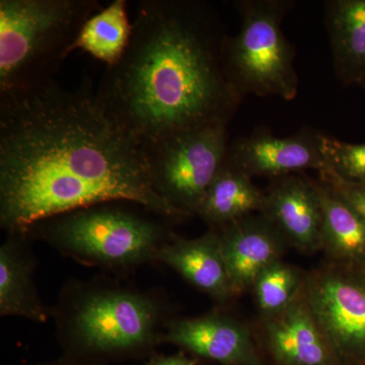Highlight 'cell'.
Listing matches in <instances>:
<instances>
[{
	"label": "cell",
	"instance_id": "6da1fadb",
	"mask_svg": "<svg viewBox=\"0 0 365 365\" xmlns=\"http://www.w3.org/2000/svg\"><path fill=\"white\" fill-rule=\"evenodd\" d=\"M106 202L182 220L153 188L146 148L105 109L88 79L76 90L52 79L0 93L2 230L26 232Z\"/></svg>",
	"mask_w": 365,
	"mask_h": 365
},
{
	"label": "cell",
	"instance_id": "7a4b0ae2",
	"mask_svg": "<svg viewBox=\"0 0 365 365\" xmlns=\"http://www.w3.org/2000/svg\"><path fill=\"white\" fill-rule=\"evenodd\" d=\"M227 34L198 0H140L130 41L106 67L98 101L144 148L170 135L227 124L244 98L222 62Z\"/></svg>",
	"mask_w": 365,
	"mask_h": 365
},
{
	"label": "cell",
	"instance_id": "3957f363",
	"mask_svg": "<svg viewBox=\"0 0 365 365\" xmlns=\"http://www.w3.org/2000/svg\"><path fill=\"white\" fill-rule=\"evenodd\" d=\"M174 317L158 292L102 277L66 281L52 309L62 354L108 365L157 354Z\"/></svg>",
	"mask_w": 365,
	"mask_h": 365
},
{
	"label": "cell",
	"instance_id": "277c9868",
	"mask_svg": "<svg viewBox=\"0 0 365 365\" xmlns=\"http://www.w3.org/2000/svg\"><path fill=\"white\" fill-rule=\"evenodd\" d=\"M176 223L136 204L106 202L41 220L26 232L83 265L127 272L157 263Z\"/></svg>",
	"mask_w": 365,
	"mask_h": 365
},
{
	"label": "cell",
	"instance_id": "5b68a950",
	"mask_svg": "<svg viewBox=\"0 0 365 365\" xmlns=\"http://www.w3.org/2000/svg\"><path fill=\"white\" fill-rule=\"evenodd\" d=\"M98 0H0V93L54 79Z\"/></svg>",
	"mask_w": 365,
	"mask_h": 365
},
{
	"label": "cell",
	"instance_id": "8992f818",
	"mask_svg": "<svg viewBox=\"0 0 365 365\" xmlns=\"http://www.w3.org/2000/svg\"><path fill=\"white\" fill-rule=\"evenodd\" d=\"M239 32L225 36L222 62L228 81L242 98L279 97L292 101L299 93L295 50L285 37L282 21L292 0H237Z\"/></svg>",
	"mask_w": 365,
	"mask_h": 365
},
{
	"label": "cell",
	"instance_id": "52a82bcc",
	"mask_svg": "<svg viewBox=\"0 0 365 365\" xmlns=\"http://www.w3.org/2000/svg\"><path fill=\"white\" fill-rule=\"evenodd\" d=\"M227 126L213 124L179 132L148 148L153 188L182 220L197 216L225 163Z\"/></svg>",
	"mask_w": 365,
	"mask_h": 365
},
{
	"label": "cell",
	"instance_id": "ba28073f",
	"mask_svg": "<svg viewBox=\"0 0 365 365\" xmlns=\"http://www.w3.org/2000/svg\"><path fill=\"white\" fill-rule=\"evenodd\" d=\"M304 294L343 364L365 365L364 274L324 261L306 273Z\"/></svg>",
	"mask_w": 365,
	"mask_h": 365
},
{
	"label": "cell",
	"instance_id": "9c48e42d",
	"mask_svg": "<svg viewBox=\"0 0 365 365\" xmlns=\"http://www.w3.org/2000/svg\"><path fill=\"white\" fill-rule=\"evenodd\" d=\"M199 361L218 365H266L253 329L232 314L215 309L201 316L174 317L163 335Z\"/></svg>",
	"mask_w": 365,
	"mask_h": 365
},
{
	"label": "cell",
	"instance_id": "30bf717a",
	"mask_svg": "<svg viewBox=\"0 0 365 365\" xmlns=\"http://www.w3.org/2000/svg\"><path fill=\"white\" fill-rule=\"evenodd\" d=\"M325 134L304 128L292 136L277 137L266 129L235 139L228 145L225 163L248 175L270 180L327 170Z\"/></svg>",
	"mask_w": 365,
	"mask_h": 365
},
{
	"label": "cell",
	"instance_id": "8fae6325",
	"mask_svg": "<svg viewBox=\"0 0 365 365\" xmlns=\"http://www.w3.org/2000/svg\"><path fill=\"white\" fill-rule=\"evenodd\" d=\"M253 331L266 365H344L314 318L304 287L287 309L260 317Z\"/></svg>",
	"mask_w": 365,
	"mask_h": 365
},
{
	"label": "cell",
	"instance_id": "7c38bea8",
	"mask_svg": "<svg viewBox=\"0 0 365 365\" xmlns=\"http://www.w3.org/2000/svg\"><path fill=\"white\" fill-rule=\"evenodd\" d=\"M235 297L252 292L259 275L275 262L282 260L287 240L263 213H255L215 230Z\"/></svg>",
	"mask_w": 365,
	"mask_h": 365
},
{
	"label": "cell",
	"instance_id": "4fadbf2b",
	"mask_svg": "<svg viewBox=\"0 0 365 365\" xmlns=\"http://www.w3.org/2000/svg\"><path fill=\"white\" fill-rule=\"evenodd\" d=\"M288 246L302 253L321 251V202L314 179L302 174L271 180L261 211Z\"/></svg>",
	"mask_w": 365,
	"mask_h": 365
},
{
	"label": "cell",
	"instance_id": "5bb4252c",
	"mask_svg": "<svg viewBox=\"0 0 365 365\" xmlns=\"http://www.w3.org/2000/svg\"><path fill=\"white\" fill-rule=\"evenodd\" d=\"M157 263L169 266L192 287L220 304L235 297L220 235L215 230L209 228L195 239L175 235L158 252Z\"/></svg>",
	"mask_w": 365,
	"mask_h": 365
},
{
	"label": "cell",
	"instance_id": "9a60e30c",
	"mask_svg": "<svg viewBox=\"0 0 365 365\" xmlns=\"http://www.w3.org/2000/svg\"><path fill=\"white\" fill-rule=\"evenodd\" d=\"M26 232H6L0 246V316L47 323L52 309L41 299L35 281L37 261Z\"/></svg>",
	"mask_w": 365,
	"mask_h": 365
},
{
	"label": "cell",
	"instance_id": "2e32d148",
	"mask_svg": "<svg viewBox=\"0 0 365 365\" xmlns=\"http://www.w3.org/2000/svg\"><path fill=\"white\" fill-rule=\"evenodd\" d=\"M324 9L336 76L365 90V0H327Z\"/></svg>",
	"mask_w": 365,
	"mask_h": 365
},
{
	"label": "cell",
	"instance_id": "e0dca14e",
	"mask_svg": "<svg viewBox=\"0 0 365 365\" xmlns=\"http://www.w3.org/2000/svg\"><path fill=\"white\" fill-rule=\"evenodd\" d=\"M321 202V252L327 263L365 267V220L330 185L314 179Z\"/></svg>",
	"mask_w": 365,
	"mask_h": 365
},
{
	"label": "cell",
	"instance_id": "ac0fdd59",
	"mask_svg": "<svg viewBox=\"0 0 365 365\" xmlns=\"http://www.w3.org/2000/svg\"><path fill=\"white\" fill-rule=\"evenodd\" d=\"M265 191L259 188L253 178L223 163L213 180L197 216L210 230H220L247 216L261 212Z\"/></svg>",
	"mask_w": 365,
	"mask_h": 365
},
{
	"label": "cell",
	"instance_id": "d6986e66",
	"mask_svg": "<svg viewBox=\"0 0 365 365\" xmlns=\"http://www.w3.org/2000/svg\"><path fill=\"white\" fill-rule=\"evenodd\" d=\"M127 6L126 0H114L93 14L81 29L72 52L81 49L104 62L106 67L115 66L130 41L132 23Z\"/></svg>",
	"mask_w": 365,
	"mask_h": 365
},
{
	"label": "cell",
	"instance_id": "ffe728a7",
	"mask_svg": "<svg viewBox=\"0 0 365 365\" xmlns=\"http://www.w3.org/2000/svg\"><path fill=\"white\" fill-rule=\"evenodd\" d=\"M304 279L306 273L283 260L266 268L252 288L260 317L273 316L287 309L299 297Z\"/></svg>",
	"mask_w": 365,
	"mask_h": 365
},
{
	"label": "cell",
	"instance_id": "44dd1931",
	"mask_svg": "<svg viewBox=\"0 0 365 365\" xmlns=\"http://www.w3.org/2000/svg\"><path fill=\"white\" fill-rule=\"evenodd\" d=\"M324 151L327 170L349 181H365V143H348L325 135Z\"/></svg>",
	"mask_w": 365,
	"mask_h": 365
},
{
	"label": "cell",
	"instance_id": "7402d4cb",
	"mask_svg": "<svg viewBox=\"0 0 365 365\" xmlns=\"http://www.w3.org/2000/svg\"><path fill=\"white\" fill-rule=\"evenodd\" d=\"M318 174L319 180L330 185L334 191L365 220V181H349L330 170H323Z\"/></svg>",
	"mask_w": 365,
	"mask_h": 365
},
{
	"label": "cell",
	"instance_id": "603a6c76",
	"mask_svg": "<svg viewBox=\"0 0 365 365\" xmlns=\"http://www.w3.org/2000/svg\"><path fill=\"white\" fill-rule=\"evenodd\" d=\"M200 361L181 351L170 355L155 354L145 365H199Z\"/></svg>",
	"mask_w": 365,
	"mask_h": 365
},
{
	"label": "cell",
	"instance_id": "cb8c5ba5",
	"mask_svg": "<svg viewBox=\"0 0 365 365\" xmlns=\"http://www.w3.org/2000/svg\"><path fill=\"white\" fill-rule=\"evenodd\" d=\"M31 365H108L93 360L76 359V357L67 356L62 354L56 359L47 360V361L37 362Z\"/></svg>",
	"mask_w": 365,
	"mask_h": 365
},
{
	"label": "cell",
	"instance_id": "d4e9b609",
	"mask_svg": "<svg viewBox=\"0 0 365 365\" xmlns=\"http://www.w3.org/2000/svg\"><path fill=\"white\" fill-rule=\"evenodd\" d=\"M359 270L361 271V272L364 273L365 275V267L362 268V269H359Z\"/></svg>",
	"mask_w": 365,
	"mask_h": 365
},
{
	"label": "cell",
	"instance_id": "484cf974",
	"mask_svg": "<svg viewBox=\"0 0 365 365\" xmlns=\"http://www.w3.org/2000/svg\"><path fill=\"white\" fill-rule=\"evenodd\" d=\"M199 365H206V364H204V362H201V361H200V364H199Z\"/></svg>",
	"mask_w": 365,
	"mask_h": 365
}]
</instances>
